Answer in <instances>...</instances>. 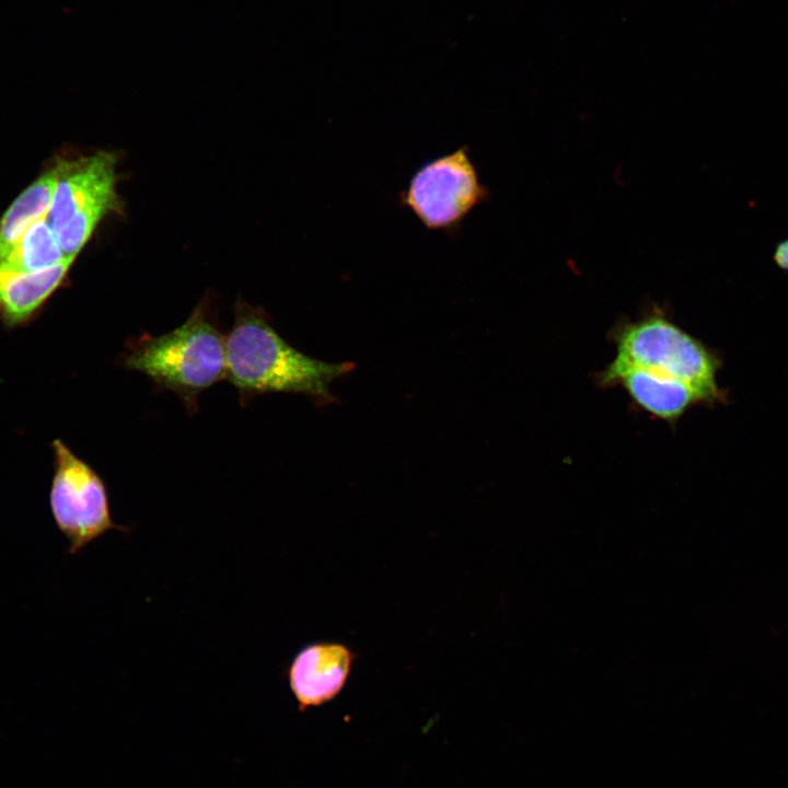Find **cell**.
<instances>
[{"label":"cell","instance_id":"ba28073f","mask_svg":"<svg viewBox=\"0 0 788 788\" xmlns=\"http://www.w3.org/2000/svg\"><path fill=\"white\" fill-rule=\"evenodd\" d=\"M352 661V651L343 644L314 642L303 647L287 670L299 709L332 700L344 687Z\"/></svg>","mask_w":788,"mask_h":788},{"label":"cell","instance_id":"8992f818","mask_svg":"<svg viewBox=\"0 0 788 788\" xmlns=\"http://www.w3.org/2000/svg\"><path fill=\"white\" fill-rule=\"evenodd\" d=\"M59 164V176L46 217L54 232L71 218L103 219L116 207V157L100 151Z\"/></svg>","mask_w":788,"mask_h":788},{"label":"cell","instance_id":"6da1fadb","mask_svg":"<svg viewBox=\"0 0 788 788\" xmlns=\"http://www.w3.org/2000/svg\"><path fill=\"white\" fill-rule=\"evenodd\" d=\"M227 378L243 395L289 392L332 401L329 385L355 369L324 362L289 345L265 313L240 301L225 337Z\"/></svg>","mask_w":788,"mask_h":788},{"label":"cell","instance_id":"8fae6325","mask_svg":"<svg viewBox=\"0 0 788 788\" xmlns=\"http://www.w3.org/2000/svg\"><path fill=\"white\" fill-rule=\"evenodd\" d=\"M56 234L46 218L33 223L19 242L2 257L0 265L32 273L50 268L65 258Z\"/></svg>","mask_w":788,"mask_h":788},{"label":"cell","instance_id":"7c38bea8","mask_svg":"<svg viewBox=\"0 0 788 788\" xmlns=\"http://www.w3.org/2000/svg\"><path fill=\"white\" fill-rule=\"evenodd\" d=\"M773 259L781 270L788 271V239L776 245Z\"/></svg>","mask_w":788,"mask_h":788},{"label":"cell","instance_id":"7a4b0ae2","mask_svg":"<svg viewBox=\"0 0 788 788\" xmlns=\"http://www.w3.org/2000/svg\"><path fill=\"white\" fill-rule=\"evenodd\" d=\"M123 364L174 392L193 408L202 391L227 378L225 337L205 309L197 306L175 329L132 343Z\"/></svg>","mask_w":788,"mask_h":788},{"label":"cell","instance_id":"52a82bcc","mask_svg":"<svg viewBox=\"0 0 788 788\" xmlns=\"http://www.w3.org/2000/svg\"><path fill=\"white\" fill-rule=\"evenodd\" d=\"M595 382L603 389L622 387L641 412L671 425L692 407L708 405L698 390L683 381L614 359L596 373Z\"/></svg>","mask_w":788,"mask_h":788},{"label":"cell","instance_id":"5b68a950","mask_svg":"<svg viewBox=\"0 0 788 788\" xmlns=\"http://www.w3.org/2000/svg\"><path fill=\"white\" fill-rule=\"evenodd\" d=\"M54 476L49 508L59 532L74 555L108 531L128 532L113 521L106 485L101 476L61 440L51 444Z\"/></svg>","mask_w":788,"mask_h":788},{"label":"cell","instance_id":"3957f363","mask_svg":"<svg viewBox=\"0 0 788 788\" xmlns=\"http://www.w3.org/2000/svg\"><path fill=\"white\" fill-rule=\"evenodd\" d=\"M614 360L683 381L698 390L708 405L725 403L717 383L721 359L665 311L654 306L635 321L621 320L610 332Z\"/></svg>","mask_w":788,"mask_h":788},{"label":"cell","instance_id":"9c48e42d","mask_svg":"<svg viewBox=\"0 0 788 788\" xmlns=\"http://www.w3.org/2000/svg\"><path fill=\"white\" fill-rule=\"evenodd\" d=\"M76 256H66L57 265L32 273L0 265V322L7 327L28 323L66 278Z\"/></svg>","mask_w":788,"mask_h":788},{"label":"cell","instance_id":"277c9868","mask_svg":"<svg viewBox=\"0 0 788 788\" xmlns=\"http://www.w3.org/2000/svg\"><path fill=\"white\" fill-rule=\"evenodd\" d=\"M488 197L468 148L461 146L418 167L398 201L426 229L455 236L467 216Z\"/></svg>","mask_w":788,"mask_h":788},{"label":"cell","instance_id":"30bf717a","mask_svg":"<svg viewBox=\"0 0 788 788\" xmlns=\"http://www.w3.org/2000/svg\"><path fill=\"white\" fill-rule=\"evenodd\" d=\"M59 176V164L24 189L0 220V257L7 254L36 221L46 218Z\"/></svg>","mask_w":788,"mask_h":788}]
</instances>
